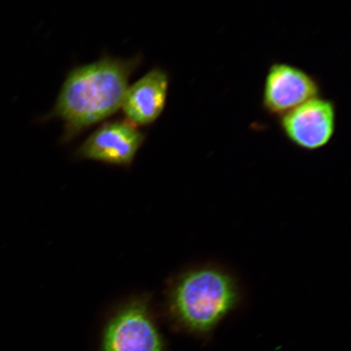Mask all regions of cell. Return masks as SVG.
Returning <instances> with one entry per match:
<instances>
[{
  "label": "cell",
  "instance_id": "8992f818",
  "mask_svg": "<svg viewBox=\"0 0 351 351\" xmlns=\"http://www.w3.org/2000/svg\"><path fill=\"white\" fill-rule=\"evenodd\" d=\"M145 134L129 120L104 123L77 149L79 159L128 167L145 141Z\"/></svg>",
  "mask_w": 351,
  "mask_h": 351
},
{
  "label": "cell",
  "instance_id": "7a4b0ae2",
  "mask_svg": "<svg viewBox=\"0 0 351 351\" xmlns=\"http://www.w3.org/2000/svg\"><path fill=\"white\" fill-rule=\"evenodd\" d=\"M243 300L239 280L230 271L212 265L196 266L170 280L166 314L178 331L208 340Z\"/></svg>",
  "mask_w": 351,
  "mask_h": 351
},
{
  "label": "cell",
  "instance_id": "6da1fadb",
  "mask_svg": "<svg viewBox=\"0 0 351 351\" xmlns=\"http://www.w3.org/2000/svg\"><path fill=\"white\" fill-rule=\"evenodd\" d=\"M140 55L130 59L103 57L70 71L48 118L64 124L68 143L121 108L129 79L141 64Z\"/></svg>",
  "mask_w": 351,
  "mask_h": 351
},
{
  "label": "cell",
  "instance_id": "3957f363",
  "mask_svg": "<svg viewBox=\"0 0 351 351\" xmlns=\"http://www.w3.org/2000/svg\"><path fill=\"white\" fill-rule=\"evenodd\" d=\"M154 317L151 300L139 295L126 301L108 319L101 336L100 351H165Z\"/></svg>",
  "mask_w": 351,
  "mask_h": 351
},
{
  "label": "cell",
  "instance_id": "277c9868",
  "mask_svg": "<svg viewBox=\"0 0 351 351\" xmlns=\"http://www.w3.org/2000/svg\"><path fill=\"white\" fill-rule=\"evenodd\" d=\"M289 142L305 151L319 150L331 142L337 125L336 105L318 96L278 118Z\"/></svg>",
  "mask_w": 351,
  "mask_h": 351
},
{
  "label": "cell",
  "instance_id": "5b68a950",
  "mask_svg": "<svg viewBox=\"0 0 351 351\" xmlns=\"http://www.w3.org/2000/svg\"><path fill=\"white\" fill-rule=\"evenodd\" d=\"M320 93L319 83L311 74L295 65L274 63L263 84L262 107L269 115L279 118Z\"/></svg>",
  "mask_w": 351,
  "mask_h": 351
},
{
  "label": "cell",
  "instance_id": "52a82bcc",
  "mask_svg": "<svg viewBox=\"0 0 351 351\" xmlns=\"http://www.w3.org/2000/svg\"><path fill=\"white\" fill-rule=\"evenodd\" d=\"M169 86V74L160 68L128 86L121 104L126 119L137 126L153 124L164 112Z\"/></svg>",
  "mask_w": 351,
  "mask_h": 351
}]
</instances>
